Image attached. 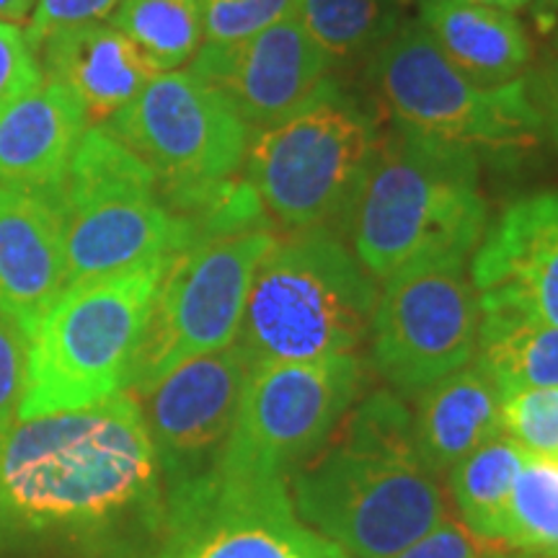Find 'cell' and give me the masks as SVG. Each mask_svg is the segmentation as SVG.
I'll list each match as a JSON object with an SVG mask.
<instances>
[{
  "label": "cell",
  "instance_id": "1",
  "mask_svg": "<svg viewBox=\"0 0 558 558\" xmlns=\"http://www.w3.org/2000/svg\"><path fill=\"white\" fill-rule=\"evenodd\" d=\"M132 525L163 527L158 458L135 393L19 416L0 435V546L86 543Z\"/></svg>",
  "mask_w": 558,
  "mask_h": 558
},
{
  "label": "cell",
  "instance_id": "2",
  "mask_svg": "<svg viewBox=\"0 0 558 558\" xmlns=\"http://www.w3.org/2000/svg\"><path fill=\"white\" fill-rule=\"evenodd\" d=\"M298 518L349 558H393L448 520L437 476L411 437V411L375 390L341 416L290 476Z\"/></svg>",
  "mask_w": 558,
  "mask_h": 558
},
{
  "label": "cell",
  "instance_id": "3",
  "mask_svg": "<svg viewBox=\"0 0 558 558\" xmlns=\"http://www.w3.org/2000/svg\"><path fill=\"white\" fill-rule=\"evenodd\" d=\"M486 218L476 150L393 128L369 156L347 235L362 267L388 279L429 256H471Z\"/></svg>",
  "mask_w": 558,
  "mask_h": 558
},
{
  "label": "cell",
  "instance_id": "4",
  "mask_svg": "<svg viewBox=\"0 0 558 558\" xmlns=\"http://www.w3.org/2000/svg\"><path fill=\"white\" fill-rule=\"evenodd\" d=\"M375 282L337 230H288L254 271L233 344L251 369L352 354L373 324Z\"/></svg>",
  "mask_w": 558,
  "mask_h": 558
},
{
  "label": "cell",
  "instance_id": "5",
  "mask_svg": "<svg viewBox=\"0 0 558 558\" xmlns=\"http://www.w3.org/2000/svg\"><path fill=\"white\" fill-rule=\"evenodd\" d=\"M169 262L65 288L32 333L21 418L81 409L128 390L145 320Z\"/></svg>",
  "mask_w": 558,
  "mask_h": 558
},
{
  "label": "cell",
  "instance_id": "6",
  "mask_svg": "<svg viewBox=\"0 0 558 558\" xmlns=\"http://www.w3.org/2000/svg\"><path fill=\"white\" fill-rule=\"evenodd\" d=\"M70 284L169 262L192 235L166 202L156 173L104 128L81 137L58 192Z\"/></svg>",
  "mask_w": 558,
  "mask_h": 558
},
{
  "label": "cell",
  "instance_id": "7",
  "mask_svg": "<svg viewBox=\"0 0 558 558\" xmlns=\"http://www.w3.org/2000/svg\"><path fill=\"white\" fill-rule=\"evenodd\" d=\"M378 137L375 122L329 81L288 120L251 132L243 181L279 226L344 235Z\"/></svg>",
  "mask_w": 558,
  "mask_h": 558
},
{
  "label": "cell",
  "instance_id": "8",
  "mask_svg": "<svg viewBox=\"0 0 558 558\" xmlns=\"http://www.w3.org/2000/svg\"><path fill=\"white\" fill-rule=\"evenodd\" d=\"M365 365L354 354L271 362L248 373L220 460L218 484H290L360 399Z\"/></svg>",
  "mask_w": 558,
  "mask_h": 558
},
{
  "label": "cell",
  "instance_id": "9",
  "mask_svg": "<svg viewBox=\"0 0 558 558\" xmlns=\"http://www.w3.org/2000/svg\"><path fill=\"white\" fill-rule=\"evenodd\" d=\"M373 81L396 128L439 143L471 150L525 148L546 124L527 78L481 86L418 26L380 47Z\"/></svg>",
  "mask_w": 558,
  "mask_h": 558
},
{
  "label": "cell",
  "instance_id": "10",
  "mask_svg": "<svg viewBox=\"0 0 558 558\" xmlns=\"http://www.w3.org/2000/svg\"><path fill=\"white\" fill-rule=\"evenodd\" d=\"M104 130L156 173L177 218L235 179L251 140L239 111L192 70L153 75Z\"/></svg>",
  "mask_w": 558,
  "mask_h": 558
},
{
  "label": "cell",
  "instance_id": "11",
  "mask_svg": "<svg viewBox=\"0 0 558 558\" xmlns=\"http://www.w3.org/2000/svg\"><path fill=\"white\" fill-rule=\"evenodd\" d=\"M277 233L269 226L218 235L173 256L153 298L128 390L143 396L171 369L239 337L254 271Z\"/></svg>",
  "mask_w": 558,
  "mask_h": 558
},
{
  "label": "cell",
  "instance_id": "12",
  "mask_svg": "<svg viewBox=\"0 0 558 558\" xmlns=\"http://www.w3.org/2000/svg\"><path fill=\"white\" fill-rule=\"evenodd\" d=\"M478 329L481 305L469 256H429L383 279L369 324V352L390 386L418 393L471 365Z\"/></svg>",
  "mask_w": 558,
  "mask_h": 558
},
{
  "label": "cell",
  "instance_id": "13",
  "mask_svg": "<svg viewBox=\"0 0 558 558\" xmlns=\"http://www.w3.org/2000/svg\"><path fill=\"white\" fill-rule=\"evenodd\" d=\"M248 373L230 344L184 362L137 396L158 458L163 514L215 486Z\"/></svg>",
  "mask_w": 558,
  "mask_h": 558
},
{
  "label": "cell",
  "instance_id": "14",
  "mask_svg": "<svg viewBox=\"0 0 558 558\" xmlns=\"http://www.w3.org/2000/svg\"><path fill=\"white\" fill-rule=\"evenodd\" d=\"M156 558H349L298 518L288 484L228 486L215 481L166 509Z\"/></svg>",
  "mask_w": 558,
  "mask_h": 558
},
{
  "label": "cell",
  "instance_id": "15",
  "mask_svg": "<svg viewBox=\"0 0 558 558\" xmlns=\"http://www.w3.org/2000/svg\"><path fill=\"white\" fill-rule=\"evenodd\" d=\"M333 62L288 16L233 45H202L192 73L215 86L251 132L288 120L329 83Z\"/></svg>",
  "mask_w": 558,
  "mask_h": 558
},
{
  "label": "cell",
  "instance_id": "16",
  "mask_svg": "<svg viewBox=\"0 0 558 558\" xmlns=\"http://www.w3.org/2000/svg\"><path fill=\"white\" fill-rule=\"evenodd\" d=\"M481 311H507L558 326V192L509 205L469 264Z\"/></svg>",
  "mask_w": 558,
  "mask_h": 558
},
{
  "label": "cell",
  "instance_id": "17",
  "mask_svg": "<svg viewBox=\"0 0 558 558\" xmlns=\"http://www.w3.org/2000/svg\"><path fill=\"white\" fill-rule=\"evenodd\" d=\"M65 288L54 194L0 186V311L32 337Z\"/></svg>",
  "mask_w": 558,
  "mask_h": 558
},
{
  "label": "cell",
  "instance_id": "18",
  "mask_svg": "<svg viewBox=\"0 0 558 558\" xmlns=\"http://www.w3.org/2000/svg\"><path fill=\"white\" fill-rule=\"evenodd\" d=\"M37 58L41 75L65 86L96 128H104L128 107L156 75L143 52L104 21L50 34L41 41Z\"/></svg>",
  "mask_w": 558,
  "mask_h": 558
},
{
  "label": "cell",
  "instance_id": "19",
  "mask_svg": "<svg viewBox=\"0 0 558 558\" xmlns=\"http://www.w3.org/2000/svg\"><path fill=\"white\" fill-rule=\"evenodd\" d=\"M88 120L65 86L41 78L0 107V186L58 192Z\"/></svg>",
  "mask_w": 558,
  "mask_h": 558
},
{
  "label": "cell",
  "instance_id": "20",
  "mask_svg": "<svg viewBox=\"0 0 558 558\" xmlns=\"http://www.w3.org/2000/svg\"><path fill=\"white\" fill-rule=\"evenodd\" d=\"M501 393L476 362L418 390L411 411V437L418 460L432 476L501 435Z\"/></svg>",
  "mask_w": 558,
  "mask_h": 558
},
{
  "label": "cell",
  "instance_id": "21",
  "mask_svg": "<svg viewBox=\"0 0 558 558\" xmlns=\"http://www.w3.org/2000/svg\"><path fill=\"white\" fill-rule=\"evenodd\" d=\"M418 29L481 86L525 78L533 41L514 13L469 0H418Z\"/></svg>",
  "mask_w": 558,
  "mask_h": 558
},
{
  "label": "cell",
  "instance_id": "22",
  "mask_svg": "<svg viewBox=\"0 0 558 558\" xmlns=\"http://www.w3.org/2000/svg\"><path fill=\"white\" fill-rule=\"evenodd\" d=\"M473 362L492 378L501 399L520 390L558 388V326L520 313L481 311Z\"/></svg>",
  "mask_w": 558,
  "mask_h": 558
},
{
  "label": "cell",
  "instance_id": "23",
  "mask_svg": "<svg viewBox=\"0 0 558 558\" xmlns=\"http://www.w3.org/2000/svg\"><path fill=\"white\" fill-rule=\"evenodd\" d=\"M522 463L525 450L507 435H497L450 469V492L460 518L478 541L501 543L509 497Z\"/></svg>",
  "mask_w": 558,
  "mask_h": 558
},
{
  "label": "cell",
  "instance_id": "24",
  "mask_svg": "<svg viewBox=\"0 0 558 558\" xmlns=\"http://www.w3.org/2000/svg\"><path fill=\"white\" fill-rule=\"evenodd\" d=\"M109 24L143 52L156 73L179 70L205 45V0H122Z\"/></svg>",
  "mask_w": 558,
  "mask_h": 558
},
{
  "label": "cell",
  "instance_id": "25",
  "mask_svg": "<svg viewBox=\"0 0 558 558\" xmlns=\"http://www.w3.org/2000/svg\"><path fill=\"white\" fill-rule=\"evenodd\" d=\"M501 546L558 558V469L548 460L525 456L509 497Z\"/></svg>",
  "mask_w": 558,
  "mask_h": 558
},
{
  "label": "cell",
  "instance_id": "26",
  "mask_svg": "<svg viewBox=\"0 0 558 558\" xmlns=\"http://www.w3.org/2000/svg\"><path fill=\"white\" fill-rule=\"evenodd\" d=\"M298 24L333 65L367 50L386 21V0H298Z\"/></svg>",
  "mask_w": 558,
  "mask_h": 558
},
{
  "label": "cell",
  "instance_id": "27",
  "mask_svg": "<svg viewBox=\"0 0 558 558\" xmlns=\"http://www.w3.org/2000/svg\"><path fill=\"white\" fill-rule=\"evenodd\" d=\"M501 435L530 458L558 456V388L520 390L501 403Z\"/></svg>",
  "mask_w": 558,
  "mask_h": 558
},
{
  "label": "cell",
  "instance_id": "28",
  "mask_svg": "<svg viewBox=\"0 0 558 558\" xmlns=\"http://www.w3.org/2000/svg\"><path fill=\"white\" fill-rule=\"evenodd\" d=\"M298 0H205V45H233L295 13Z\"/></svg>",
  "mask_w": 558,
  "mask_h": 558
},
{
  "label": "cell",
  "instance_id": "29",
  "mask_svg": "<svg viewBox=\"0 0 558 558\" xmlns=\"http://www.w3.org/2000/svg\"><path fill=\"white\" fill-rule=\"evenodd\" d=\"M32 337L0 311V435L19 418L29 380Z\"/></svg>",
  "mask_w": 558,
  "mask_h": 558
},
{
  "label": "cell",
  "instance_id": "30",
  "mask_svg": "<svg viewBox=\"0 0 558 558\" xmlns=\"http://www.w3.org/2000/svg\"><path fill=\"white\" fill-rule=\"evenodd\" d=\"M120 3L122 0H37L24 37L29 41L34 54H37L41 41L50 34L68 29V26L107 19Z\"/></svg>",
  "mask_w": 558,
  "mask_h": 558
},
{
  "label": "cell",
  "instance_id": "31",
  "mask_svg": "<svg viewBox=\"0 0 558 558\" xmlns=\"http://www.w3.org/2000/svg\"><path fill=\"white\" fill-rule=\"evenodd\" d=\"M45 78L39 58L19 26L0 21V107Z\"/></svg>",
  "mask_w": 558,
  "mask_h": 558
},
{
  "label": "cell",
  "instance_id": "32",
  "mask_svg": "<svg viewBox=\"0 0 558 558\" xmlns=\"http://www.w3.org/2000/svg\"><path fill=\"white\" fill-rule=\"evenodd\" d=\"M393 558H481L473 541L465 530H460L456 522L445 520L435 530H429L424 538L411 543Z\"/></svg>",
  "mask_w": 558,
  "mask_h": 558
},
{
  "label": "cell",
  "instance_id": "33",
  "mask_svg": "<svg viewBox=\"0 0 558 558\" xmlns=\"http://www.w3.org/2000/svg\"><path fill=\"white\" fill-rule=\"evenodd\" d=\"M535 99L541 101L538 107H541V111H543V122L548 124L550 135H554L556 145H558V88L543 81V83H541V94L535 96Z\"/></svg>",
  "mask_w": 558,
  "mask_h": 558
},
{
  "label": "cell",
  "instance_id": "34",
  "mask_svg": "<svg viewBox=\"0 0 558 558\" xmlns=\"http://www.w3.org/2000/svg\"><path fill=\"white\" fill-rule=\"evenodd\" d=\"M37 0H0V21L5 24H19V21H29Z\"/></svg>",
  "mask_w": 558,
  "mask_h": 558
},
{
  "label": "cell",
  "instance_id": "35",
  "mask_svg": "<svg viewBox=\"0 0 558 558\" xmlns=\"http://www.w3.org/2000/svg\"><path fill=\"white\" fill-rule=\"evenodd\" d=\"M469 3L488 5V9H499L507 13H520V11H525L533 0H469Z\"/></svg>",
  "mask_w": 558,
  "mask_h": 558
},
{
  "label": "cell",
  "instance_id": "36",
  "mask_svg": "<svg viewBox=\"0 0 558 558\" xmlns=\"http://www.w3.org/2000/svg\"><path fill=\"white\" fill-rule=\"evenodd\" d=\"M488 558H556V556H538V554H520V550H501V554H492Z\"/></svg>",
  "mask_w": 558,
  "mask_h": 558
},
{
  "label": "cell",
  "instance_id": "37",
  "mask_svg": "<svg viewBox=\"0 0 558 558\" xmlns=\"http://www.w3.org/2000/svg\"><path fill=\"white\" fill-rule=\"evenodd\" d=\"M546 83H550V86L558 88V37H556V58H554V68H550V73L543 78Z\"/></svg>",
  "mask_w": 558,
  "mask_h": 558
},
{
  "label": "cell",
  "instance_id": "38",
  "mask_svg": "<svg viewBox=\"0 0 558 558\" xmlns=\"http://www.w3.org/2000/svg\"><path fill=\"white\" fill-rule=\"evenodd\" d=\"M548 463H554V465H556V469H558V456H556L554 460H548Z\"/></svg>",
  "mask_w": 558,
  "mask_h": 558
},
{
  "label": "cell",
  "instance_id": "39",
  "mask_svg": "<svg viewBox=\"0 0 558 558\" xmlns=\"http://www.w3.org/2000/svg\"><path fill=\"white\" fill-rule=\"evenodd\" d=\"M548 3H550V5H556V9H558V0H548Z\"/></svg>",
  "mask_w": 558,
  "mask_h": 558
}]
</instances>
